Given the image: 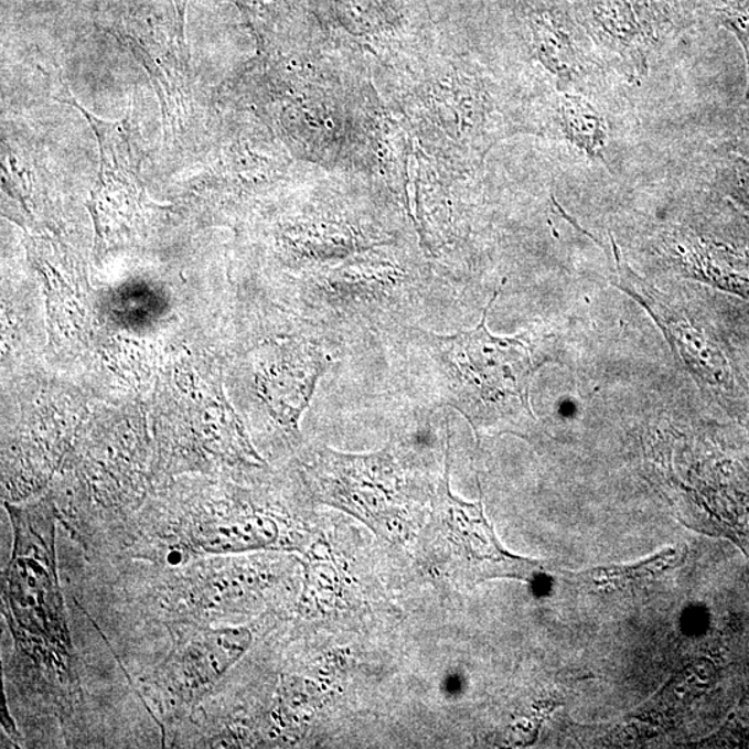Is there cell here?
Masks as SVG:
<instances>
[{
    "label": "cell",
    "mask_w": 749,
    "mask_h": 749,
    "mask_svg": "<svg viewBox=\"0 0 749 749\" xmlns=\"http://www.w3.org/2000/svg\"><path fill=\"white\" fill-rule=\"evenodd\" d=\"M671 552L662 553L656 557L645 560L643 564L634 565V567H611V568H596L587 570L585 574L575 575L576 580L585 586L592 587H610V585H629L632 581L659 574L664 569L672 557Z\"/></svg>",
    "instance_id": "ba28073f"
},
{
    "label": "cell",
    "mask_w": 749,
    "mask_h": 749,
    "mask_svg": "<svg viewBox=\"0 0 749 749\" xmlns=\"http://www.w3.org/2000/svg\"><path fill=\"white\" fill-rule=\"evenodd\" d=\"M451 434L447 424L443 478L430 499L427 542L430 557L450 578L478 585L492 579L533 581L546 570L542 560L505 549L484 515L483 500L468 503L451 492Z\"/></svg>",
    "instance_id": "277c9868"
},
{
    "label": "cell",
    "mask_w": 749,
    "mask_h": 749,
    "mask_svg": "<svg viewBox=\"0 0 749 749\" xmlns=\"http://www.w3.org/2000/svg\"><path fill=\"white\" fill-rule=\"evenodd\" d=\"M14 531L3 602L15 641L36 665L73 681V641L64 612L51 511L8 505Z\"/></svg>",
    "instance_id": "7a4b0ae2"
},
{
    "label": "cell",
    "mask_w": 749,
    "mask_h": 749,
    "mask_svg": "<svg viewBox=\"0 0 749 749\" xmlns=\"http://www.w3.org/2000/svg\"><path fill=\"white\" fill-rule=\"evenodd\" d=\"M603 66L630 81L686 34L697 0H568Z\"/></svg>",
    "instance_id": "5b68a950"
},
{
    "label": "cell",
    "mask_w": 749,
    "mask_h": 749,
    "mask_svg": "<svg viewBox=\"0 0 749 749\" xmlns=\"http://www.w3.org/2000/svg\"><path fill=\"white\" fill-rule=\"evenodd\" d=\"M252 643L246 629L213 630L193 641L183 655V675L193 687L207 686L240 660Z\"/></svg>",
    "instance_id": "8992f818"
},
{
    "label": "cell",
    "mask_w": 749,
    "mask_h": 749,
    "mask_svg": "<svg viewBox=\"0 0 749 749\" xmlns=\"http://www.w3.org/2000/svg\"><path fill=\"white\" fill-rule=\"evenodd\" d=\"M559 127L576 152L591 160H603L610 149V121L591 96L564 92L558 106Z\"/></svg>",
    "instance_id": "52a82bcc"
},
{
    "label": "cell",
    "mask_w": 749,
    "mask_h": 749,
    "mask_svg": "<svg viewBox=\"0 0 749 749\" xmlns=\"http://www.w3.org/2000/svg\"><path fill=\"white\" fill-rule=\"evenodd\" d=\"M398 452L393 440L370 454L323 447L310 468L318 500L363 522L387 542H403L419 501Z\"/></svg>",
    "instance_id": "3957f363"
},
{
    "label": "cell",
    "mask_w": 749,
    "mask_h": 749,
    "mask_svg": "<svg viewBox=\"0 0 749 749\" xmlns=\"http://www.w3.org/2000/svg\"><path fill=\"white\" fill-rule=\"evenodd\" d=\"M471 331L435 335L413 330L411 342L420 353V375L429 382V396L440 407L460 413L481 441L486 435L515 434L536 424L531 404L535 374L553 361L544 342L529 332L514 338L494 336L488 328L489 310Z\"/></svg>",
    "instance_id": "6da1fadb"
}]
</instances>
